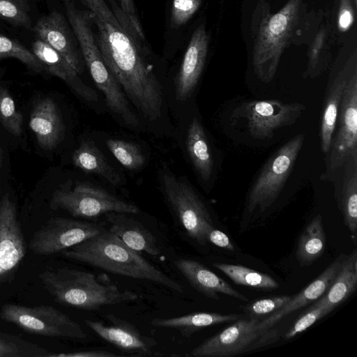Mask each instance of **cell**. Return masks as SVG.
Returning <instances> with one entry per match:
<instances>
[{"mask_svg": "<svg viewBox=\"0 0 357 357\" xmlns=\"http://www.w3.org/2000/svg\"><path fill=\"white\" fill-rule=\"evenodd\" d=\"M38 39L59 52L78 75L85 63L77 38L68 20L59 11L53 10L40 18L33 27Z\"/></svg>", "mask_w": 357, "mask_h": 357, "instance_id": "9a60e30c", "label": "cell"}, {"mask_svg": "<svg viewBox=\"0 0 357 357\" xmlns=\"http://www.w3.org/2000/svg\"><path fill=\"white\" fill-rule=\"evenodd\" d=\"M344 257L331 263L313 282L291 298L280 309L258 323L260 330L269 328L288 314L318 300L328 289L336 277Z\"/></svg>", "mask_w": 357, "mask_h": 357, "instance_id": "ffe728a7", "label": "cell"}, {"mask_svg": "<svg viewBox=\"0 0 357 357\" xmlns=\"http://www.w3.org/2000/svg\"><path fill=\"white\" fill-rule=\"evenodd\" d=\"M301 0H289L278 13L261 23L252 52L257 76L264 82L274 77L282 53L298 23Z\"/></svg>", "mask_w": 357, "mask_h": 357, "instance_id": "277c9868", "label": "cell"}, {"mask_svg": "<svg viewBox=\"0 0 357 357\" xmlns=\"http://www.w3.org/2000/svg\"><path fill=\"white\" fill-rule=\"evenodd\" d=\"M127 214L116 212L105 214L109 225V230L132 250L152 256L159 255L160 250L155 236L143 224Z\"/></svg>", "mask_w": 357, "mask_h": 357, "instance_id": "44dd1931", "label": "cell"}, {"mask_svg": "<svg viewBox=\"0 0 357 357\" xmlns=\"http://www.w3.org/2000/svg\"><path fill=\"white\" fill-rule=\"evenodd\" d=\"M325 31L321 30L314 38L310 49L309 55V70H314L318 65L319 54L321 51L324 39H325Z\"/></svg>", "mask_w": 357, "mask_h": 357, "instance_id": "f35d334b", "label": "cell"}, {"mask_svg": "<svg viewBox=\"0 0 357 357\" xmlns=\"http://www.w3.org/2000/svg\"><path fill=\"white\" fill-rule=\"evenodd\" d=\"M292 296L281 295L255 301L245 307V310L254 316H264L280 309Z\"/></svg>", "mask_w": 357, "mask_h": 357, "instance_id": "8d00e7d4", "label": "cell"}, {"mask_svg": "<svg viewBox=\"0 0 357 357\" xmlns=\"http://www.w3.org/2000/svg\"><path fill=\"white\" fill-rule=\"evenodd\" d=\"M162 184L165 197L185 234L200 245L208 243L214 228L210 213L192 186L171 172H164Z\"/></svg>", "mask_w": 357, "mask_h": 357, "instance_id": "5b68a950", "label": "cell"}, {"mask_svg": "<svg viewBox=\"0 0 357 357\" xmlns=\"http://www.w3.org/2000/svg\"><path fill=\"white\" fill-rule=\"evenodd\" d=\"M341 188L337 195L344 225L350 232L357 234V163L349 160L344 166Z\"/></svg>", "mask_w": 357, "mask_h": 357, "instance_id": "4316f807", "label": "cell"}, {"mask_svg": "<svg viewBox=\"0 0 357 357\" xmlns=\"http://www.w3.org/2000/svg\"><path fill=\"white\" fill-rule=\"evenodd\" d=\"M89 11L103 61L127 98L149 121L160 117L162 91L153 52L115 0H81Z\"/></svg>", "mask_w": 357, "mask_h": 357, "instance_id": "6da1fadb", "label": "cell"}, {"mask_svg": "<svg viewBox=\"0 0 357 357\" xmlns=\"http://www.w3.org/2000/svg\"><path fill=\"white\" fill-rule=\"evenodd\" d=\"M0 164H1V154H0Z\"/></svg>", "mask_w": 357, "mask_h": 357, "instance_id": "ee69618b", "label": "cell"}, {"mask_svg": "<svg viewBox=\"0 0 357 357\" xmlns=\"http://www.w3.org/2000/svg\"><path fill=\"white\" fill-rule=\"evenodd\" d=\"M105 319L109 324L89 319L84 321L101 339L123 352L137 356L164 355L153 350L158 344L156 340L141 333L132 323L113 314H106Z\"/></svg>", "mask_w": 357, "mask_h": 357, "instance_id": "4fadbf2b", "label": "cell"}, {"mask_svg": "<svg viewBox=\"0 0 357 357\" xmlns=\"http://www.w3.org/2000/svg\"><path fill=\"white\" fill-rule=\"evenodd\" d=\"M326 241L322 216L318 214L308 223L299 237L296 259L300 265L310 266L320 258L324 252Z\"/></svg>", "mask_w": 357, "mask_h": 357, "instance_id": "83f0119b", "label": "cell"}, {"mask_svg": "<svg viewBox=\"0 0 357 357\" xmlns=\"http://www.w3.org/2000/svg\"><path fill=\"white\" fill-rule=\"evenodd\" d=\"M357 285V251L344 257L333 283L319 299L332 309L344 302L355 291Z\"/></svg>", "mask_w": 357, "mask_h": 357, "instance_id": "d4e9b609", "label": "cell"}, {"mask_svg": "<svg viewBox=\"0 0 357 357\" xmlns=\"http://www.w3.org/2000/svg\"><path fill=\"white\" fill-rule=\"evenodd\" d=\"M0 18L9 23L29 29L31 18L26 0H0Z\"/></svg>", "mask_w": 357, "mask_h": 357, "instance_id": "e575fe53", "label": "cell"}, {"mask_svg": "<svg viewBox=\"0 0 357 357\" xmlns=\"http://www.w3.org/2000/svg\"><path fill=\"white\" fill-rule=\"evenodd\" d=\"M0 122L12 135H21L23 115L17 109L13 97L5 88H0Z\"/></svg>", "mask_w": 357, "mask_h": 357, "instance_id": "836d02e7", "label": "cell"}, {"mask_svg": "<svg viewBox=\"0 0 357 357\" xmlns=\"http://www.w3.org/2000/svg\"><path fill=\"white\" fill-rule=\"evenodd\" d=\"M236 314H222L215 312H195L170 317L155 318L151 325L155 327L172 328L178 331L184 337H190L196 332L211 326L238 320Z\"/></svg>", "mask_w": 357, "mask_h": 357, "instance_id": "603a6c76", "label": "cell"}, {"mask_svg": "<svg viewBox=\"0 0 357 357\" xmlns=\"http://www.w3.org/2000/svg\"><path fill=\"white\" fill-rule=\"evenodd\" d=\"M50 208L63 209L75 218L94 219L110 212L136 214L137 206L122 200L105 189L79 183L73 189H59L52 195Z\"/></svg>", "mask_w": 357, "mask_h": 357, "instance_id": "ba28073f", "label": "cell"}, {"mask_svg": "<svg viewBox=\"0 0 357 357\" xmlns=\"http://www.w3.org/2000/svg\"><path fill=\"white\" fill-rule=\"evenodd\" d=\"M68 259L90 265L112 274L149 280L182 293L183 287L158 269L140 252L126 245L117 236L105 229L100 234L61 252Z\"/></svg>", "mask_w": 357, "mask_h": 357, "instance_id": "7a4b0ae2", "label": "cell"}, {"mask_svg": "<svg viewBox=\"0 0 357 357\" xmlns=\"http://www.w3.org/2000/svg\"><path fill=\"white\" fill-rule=\"evenodd\" d=\"M174 264L191 287L207 298L218 301L220 298L219 294H222L248 301L245 296L234 289L200 262L193 259H179L174 261Z\"/></svg>", "mask_w": 357, "mask_h": 357, "instance_id": "ac0fdd59", "label": "cell"}, {"mask_svg": "<svg viewBox=\"0 0 357 357\" xmlns=\"http://www.w3.org/2000/svg\"><path fill=\"white\" fill-rule=\"evenodd\" d=\"M105 144L116 159L126 168L137 170L144 165L145 156L136 144L116 139H108Z\"/></svg>", "mask_w": 357, "mask_h": 357, "instance_id": "1f68e13d", "label": "cell"}, {"mask_svg": "<svg viewBox=\"0 0 357 357\" xmlns=\"http://www.w3.org/2000/svg\"><path fill=\"white\" fill-rule=\"evenodd\" d=\"M354 20V10L350 0H341L338 14V27L341 31H347Z\"/></svg>", "mask_w": 357, "mask_h": 357, "instance_id": "74e56055", "label": "cell"}, {"mask_svg": "<svg viewBox=\"0 0 357 357\" xmlns=\"http://www.w3.org/2000/svg\"><path fill=\"white\" fill-rule=\"evenodd\" d=\"M354 3H356V0H354Z\"/></svg>", "mask_w": 357, "mask_h": 357, "instance_id": "7bdbcfd3", "label": "cell"}, {"mask_svg": "<svg viewBox=\"0 0 357 357\" xmlns=\"http://www.w3.org/2000/svg\"><path fill=\"white\" fill-rule=\"evenodd\" d=\"M29 126L43 149L55 148L63 139L65 126L60 111L50 98L38 101L30 115Z\"/></svg>", "mask_w": 357, "mask_h": 357, "instance_id": "e0dca14e", "label": "cell"}, {"mask_svg": "<svg viewBox=\"0 0 357 357\" xmlns=\"http://www.w3.org/2000/svg\"><path fill=\"white\" fill-rule=\"evenodd\" d=\"M26 252L16 205L5 195L0 200V286L13 279Z\"/></svg>", "mask_w": 357, "mask_h": 357, "instance_id": "7c38bea8", "label": "cell"}, {"mask_svg": "<svg viewBox=\"0 0 357 357\" xmlns=\"http://www.w3.org/2000/svg\"><path fill=\"white\" fill-rule=\"evenodd\" d=\"M304 135L299 134L278 149L263 167L248 195L250 213L264 212L278 198L302 149Z\"/></svg>", "mask_w": 357, "mask_h": 357, "instance_id": "8992f818", "label": "cell"}, {"mask_svg": "<svg viewBox=\"0 0 357 357\" xmlns=\"http://www.w3.org/2000/svg\"><path fill=\"white\" fill-rule=\"evenodd\" d=\"M123 11L127 15L133 24L139 29H143L139 22L134 0H115Z\"/></svg>", "mask_w": 357, "mask_h": 357, "instance_id": "b9f144b4", "label": "cell"}, {"mask_svg": "<svg viewBox=\"0 0 357 357\" xmlns=\"http://www.w3.org/2000/svg\"><path fill=\"white\" fill-rule=\"evenodd\" d=\"M202 0H168L166 19V33H181L199 10Z\"/></svg>", "mask_w": 357, "mask_h": 357, "instance_id": "f546056e", "label": "cell"}, {"mask_svg": "<svg viewBox=\"0 0 357 357\" xmlns=\"http://www.w3.org/2000/svg\"><path fill=\"white\" fill-rule=\"evenodd\" d=\"M105 229L96 222L54 217L32 235L29 248L39 255L61 253Z\"/></svg>", "mask_w": 357, "mask_h": 357, "instance_id": "30bf717a", "label": "cell"}, {"mask_svg": "<svg viewBox=\"0 0 357 357\" xmlns=\"http://www.w3.org/2000/svg\"><path fill=\"white\" fill-rule=\"evenodd\" d=\"M39 278L56 303L76 309L97 310L138 298L137 294L119 288L106 273L61 268L45 271Z\"/></svg>", "mask_w": 357, "mask_h": 357, "instance_id": "3957f363", "label": "cell"}, {"mask_svg": "<svg viewBox=\"0 0 357 357\" xmlns=\"http://www.w3.org/2000/svg\"><path fill=\"white\" fill-rule=\"evenodd\" d=\"M255 319H240L194 348V357H226L239 354L260 335Z\"/></svg>", "mask_w": 357, "mask_h": 357, "instance_id": "5bb4252c", "label": "cell"}, {"mask_svg": "<svg viewBox=\"0 0 357 357\" xmlns=\"http://www.w3.org/2000/svg\"><path fill=\"white\" fill-rule=\"evenodd\" d=\"M213 266L238 285L255 289H274L279 284L271 276L241 265L215 262Z\"/></svg>", "mask_w": 357, "mask_h": 357, "instance_id": "f1b7e54d", "label": "cell"}, {"mask_svg": "<svg viewBox=\"0 0 357 357\" xmlns=\"http://www.w3.org/2000/svg\"><path fill=\"white\" fill-rule=\"evenodd\" d=\"M352 74L347 67L344 68L336 76L326 91L319 133L321 149L324 153H328L331 148L335 130L339 107L344 91Z\"/></svg>", "mask_w": 357, "mask_h": 357, "instance_id": "7402d4cb", "label": "cell"}, {"mask_svg": "<svg viewBox=\"0 0 357 357\" xmlns=\"http://www.w3.org/2000/svg\"><path fill=\"white\" fill-rule=\"evenodd\" d=\"M328 151L326 173L343 168L349 160L357 163V73L351 76L339 107L336 126ZM336 128V127H335Z\"/></svg>", "mask_w": 357, "mask_h": 357, "instance_id": "9c48e42d", "label": "cell"}, {"mask_svg": "<svg viewBox=\"0 0 357 357\" xmlns=\"http://www.w3.org/2000/svg\"><path fill=\"white\" fill-rule=\"evenodd\" d=\"M7 57H13L20 60L37 73L45 70L43 63L33 52L18 42L0 33V60Z\"/></svg>", "mask_w": 357, "mask_h": 357, "instance_id": "d6a6232c", "label": "cell"}, {"mask_svg": "<svg viewBox=\"0 0 357 357\" xmlns=\"http://www.w3.org/2000/svg\"><path fill=\"white\" fill-rule=\"evenodd\" d=\"M72 161L76 167L86 173L101 176L114 185L121 184L119 174L93 142L83 141L74 151Z\"/></svg>", "mask_w": 357, "mask_h": 357, "instance_id": "484cf974", "label": "cell"}, {"mask_svg": "<svg viewBox=\"0 0 357 357\" xmlns=\"http://www.w3.org/2000/svg\"><path fill=\"white\" fill-rule=\"evenodd\" d=\"M305 109L300 103H285L279 100L246 102L241 109L249 134L257 139H267L278 130L294 123Z\"/></svg>", "mask_w": 357, "mask_h": 357, "instance_id": "8fae6325", "label": "cell"}, {"mask_svg": "<svg viewBox=\"0 0 357 357\" xmlns=\"http://www.w3.org/2000/svg\"><path fill=\"white\" fill-rule=\"evenodd\" d=\"M186 149L197 173L204 181H208L213 174L214 161L204 129L197 118L189 125Z\"/></svg>", "mask_w": 357, "mask_h": 357, "instance_id": "cb8c5ba5", "label": "cell"}, {"mask_svg": "<svg viewBox=\"0 0 357 357\" xmlns=\"http://www.w3.org/2000/svg\"><path fill=\"white\" fill-rule=\"evenodd\" d=\"M333 310V309L326 305L319 299L286 333L285 339H291L299 333H303Z\"/></svg>", "mask_w": 357, "mask_h": 357, "instance_id": "d590c367", "label": "cell"}, {"mask_svg": "<svg viewBox=\"0 0 357 357\" xmlns=\"http://www.w3.org/2000/svg\"><path fill=\"white\" fill-rule=\"evenodd\" d=\"M50 351L22 337L0 331V357H50Z\"/></svg>", "mask_w": 357, "mask_h": 357, "instance_id": "4dcf8cb0", "label": "cell"}, {"mask_svg": "<svg viewBox=\"0 0 357 357\" xmlns=\"http://www.w3.org/2000/svg\"><path fill=\"white\" fill-rule=\"evenodd\" d=\"M209 36L200 24L193 31L175 79L176 98L187 100L196 87L206 60Z\"/></svg>", "mask_w": 357, "mask_h": 357, "instance_id": "2e32d148", "label": "cell"}, {"mask_svg": "<svg viewBox=\"0 0 357 357\" xmlns=\"http://www.w3.org/2000/svg\"><path fill=\"white\" fill-rule=\"evenodd\" d=\"M207 239L208 242L221 248L231 251L234 250V245L227 235L215 227L208 232Z\"/></svg>", "mask_w": 357, "mask_h": 357, "instance_id": "ab89813d", "label": "cell"}, {"mask_svg": "<svg viewBox=\"0 0 357 357\" xmlns=\"http://www.w3.org/2000/svg\"><path fill=\"white\" fill-rule=\"evenodd\" d=\"M119 355L105 350H89L84 351L51 354L50 357H117Z\"/></svg>", "mask_w": 357, "mask_h": 357, "instance_id": "60d3db41", "label": "cell"}, {"mask_svg": "<svg viewBox=\"0 0 357 357\" xmlns=\"http://www.w3.org/2000/svg\"><path fill=\"white\" fill-rule=\"evenodd\" d=\"M32 52L45 70L63 80L77 95L89 102H96L98 94L84 84L67 60L45 42L38 39L32 44Z\"/></svg>", "mask_w": 357, "mask_h": 357, "instance_id": "d6986e66", "label": "cell"}, {"mask_svg": "<svg viewBox=\"0 0 357 357\" xmlns=\"http://www.w3.org/2000/svg\"><path fill=\"white\" fill-rule=\"evenodd\" d=\"M2 320L24 331L50 337L84 339L82 327L67 314L52 305L25 306L8 303L0 311Z\"/></svg>", "mask_w": 357, "mask_h": 357, "instance_id": "52a82bcc", "label": "cell"}]
</instances>
